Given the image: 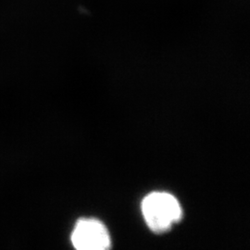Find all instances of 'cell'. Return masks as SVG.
<instances>
[{
	"mask_svg": "<svg viewBox=\"0 0 250 250\" xmlns=\"http://www.w3.org/2000/svg\"><path fill=\"white\" fill-rule=\"evenodd\" d=\"M142 211L146 223L155 232L168 231L183 215L178 200L165 192H154L145 197Z\"/></svg>",
	"mask_w": 250,
	"mask_h": 250,
	"instance_id": "obj_1",
	"label": "cell"
},
{
	"mask_svg": "<svg viewBox=\"0 0 250 250\" xmlns=\"http://www.w3.org/2000/svg\"><path fill=\"white\" fill-rule=\"evenodd\" d=\"M72 245L80 250H105L110 248L106 226L95 219L80 220L72 234Z\"/></svg>",
	"mask_w": 250,
	"mask_h": 250,
	"instance_id": "obj_2",
	"label": "cell"
}]
</instances>
